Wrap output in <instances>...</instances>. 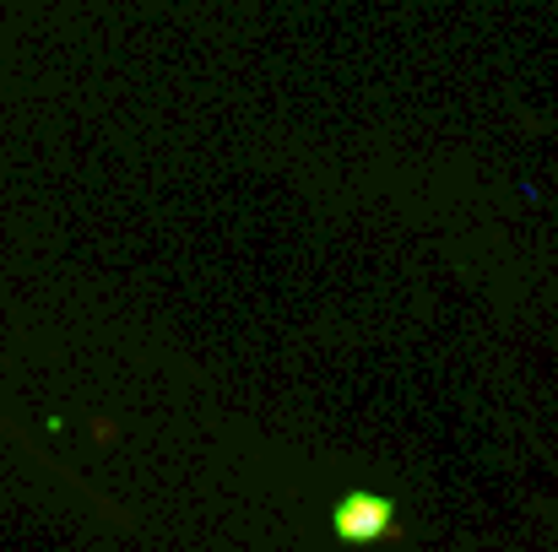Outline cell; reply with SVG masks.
<instances>
[{
	"label": "cell",
	"mask_w": 558,
	"mask_h": 552,
	"mask_svg": "<svg viewBox=\"0 0 558 552\" xmlns=\"http://www.w3.org/2000/svg\"><path fill=\"white\" fill-rule=\"evenodd\" d=\"M331 531L342 542H379L396 531V504L379 493H342L331 510Z\"/></svg>",
	"instance_id": "6da1fadb"
}]
</instances>
